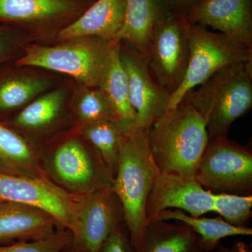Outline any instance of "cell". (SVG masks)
<instances>
[{
	"instance_id": "1",
	"label": "cell",
	"mask_w": 252,
	"mask_h": 252,
	"mask_svg": "<svg viewBox=\"0 0 252 252\" xmlns=\"http://www.w3.org/2000/svg\"><path fill=\"white\" fill-rule=\"evenodd\" d=\"M149 128L137 127L123 133L117 171L112 190L122 204L124 220L135 252L142 251L146 228L147 201L160 173L154 162L148 136Z\"/></svg>"
},
{
	"instance_id": "2",
	"label": "cell",
	"mask_w": 252,
	"mask_h": 252,
	"mask_svg": "<svg viewBox=\"0 0 252 252\" xmlns=\"http://www.w3.org/2000/svg\"><path fill=\"white\" fill-rule=\"evenodd\" d=\"M203 117L185 99L149 128L148 142L162 173L195 179L197 166L209 141Z\"/></svg>"
},
{
	"instance_id": "3",
	"label": "cell",
	"mask_w": 252,
	"mask_h": 252,
	"mask_svg": "<svg viewBox=\"0 0 252 252\" xmlns=\"http://www.w3.org/2000/svg\"><path fill=\"white\" fill-rule=\"evenodd\" d=\"M44 142L41 166L55 185L77 196L112 188L114 180L102 158L74 127Z\"/></svg>"
},
{
	"instance_id": "4",
	"label": "cell",
	"mask_w": 252,
	"mask_h": 252,
	"mask_svg": "<svg viewBox=\"0 0 252 252\" xmlns=\"http://www.w3.org/2000/svg\"><path fill=\"white\" fill-rule=\"evenodd\" d=\"M184 99L205 120L209 138L228 135L233 123L252 107V61L223 68Z\"/></svg>"
},
{
	"instance_id": "5",
	"label": "cell",
	"mask_w": 252,
	"mask_h": 252,
	"mask_svg": "<svg viewBox=\"0 0 252 252\" xmlns=\"http://www.w3.org/2000/svg\"><path fill=\"white\" fill-rule=\"evenodd\" d=\"M115 41L83 36L52 44L31 43L14 63L61 74L87 87L99 88Z\"/></svg>"
},
{
	"instance_id": "6",
	"label": "cell",
	"mask_w": 252,
	"mask_h": 252,
	"mask_svg": "<svg viewBox=\"0 0 252 252\" xmlns=\"http://www.w3.org/2000/svg\"><path fill=\"white\" fill-rule=\"evenodd\" d=\"M188 37V67L180 87L170 95L168 110L177 107L189 91L223 68L252 61V49L221 33L189 22Z\"/></svg>"
},
{
	"instance_id": "7",
	"label": "cell",
	"mask_w": 252,
	"mask_h": 252,
	"mask_svg": "<svg viewBox=\"0 0 252 252\" xmlns=\"http://www.w3.org/2000/svg\"><path fill=\"white\" fill-rule=\"evenodd\" d=\"M95 0H0V21L34 43L52 44Z\"/></svg>"
},
{
	"instance_id": "8",
	"label": "cell",
	"mask_w": 252,
	"mask_h": 252,
	"mask_svg": "<svg viewBox=\"0 0 252 252\" xmlns=\"http://www.w3.org/2000/svg\"><path fill=\"white\" fill-rule=\"evenodd\" d=\"M195 179L212 193L251 195V149L228 138V135L209 139Z\"/></svg>"
},
{
	"instance_id": "9",
	"label": "cell",
	"mask_w": 252,
	"mask_h": 252,
	"mask_svg": "<svg viewBox=\"0 0 252 252\" xmlns=\"http://www.w3.org/2000/svg\"><path fill=\"white\" fill-rule=\"evenodd\" d=\"M189 22L185 15L169 10L154 24L147 60L156 80L171 95L184 80L188 67Z\"/></svg>"
},
{
	"instance_id": "10",
	"label": "cell",
	"mask_w": 252,
	"mask_h": 252,
	"mask_svg": "<svg viewBox=\"0 0 252 252\" xmlns=\"http://www.w3.org/2000/svg\"><path fill=\"white\" fill-rule=\"evenodd\" d=\"M0 198L41 209L55 217L61 229L73 237L77 233L81 196L67 193L49 179L0 173Z\"/></svg>"
},
{
	"instance_id": "11",
	"label": "cell",
	"mask_w": 252,
	"mask_h": 252,
	"mask_svg": "<svg viewBox=\"0 0 252 252\" xmlns=\"http://www.w3.org/2000/svg\"><path fill=\"white\" fill-rule=\"evenodd\" d=\"M74 81L66 77L54 89L36 97L15 114L9 126L36 143L72 128L69 99Z\"/></svg>"
},
{
	"instance_id": "12",
	"label": "cell",
	"mask_w": 252,
	"mask_h": 252,
	"mask_svg": "<svg viewBox=\"0 0 252 252\" xmlns=\"http://www.w3.org/2000/svg\"><path fill=\"white\" fill-rule=\"evenodd\" d=\"M120 42L121 61L128 82L131 105L138 127L150 128L168 111L170 94L154 78L145 55L127 43Z\"/></svg>"
},
{
	"instance_id": "13",
	"label": "cell",
	"mask_w": 252,
	"mask_h": 252,
	"mask_svg": "<svg viewBox=\"0 0 252 252\" xmlns=\"http://www.w3.org/2000/svg\"><path fill=\"white\" fill-rule=\"evenodd\" d=\"M123 220L122 204L112 188L81 196L73 250L76 252H100L106 239Z\"/></svg>"
},
{
	"instance_id": "14",
	"label": "cell",
	"mask_w": 252,
	"mask_h": 252,
	"mask_svg": "<svg viewBox=\"0 0 252 252\" xmlns=\"http://www.w3.org/2000/svg\"><path fill=\"white\" fill-rule=\"evenodd\" d=\"M213 203L214 193L204 189L195 179L160 172L149 195L146 212L148 223L155 220L159 212L169 208L200 217L213 212Z\"/></svg>"
},
{
	"instance_id": "15",
	"label": "cell",
	"mask_w": 252,
	"mask_h": 252,
	"mask_svg": "<svg viewBox=\"0 0 252 252\" xmlns=\"http://www.w3.org/2000/svg\"><path fill=\"white\" fill-rule=\"evenodd\" d=\"M184 15L252 49V0H200Z\"/></svg>"
},
{
	"instance_id": "16",
	"label": "cell",
	"mask_w": 252,
	"mask_h": 252,
	"mask_svg": "<svg viewBox=\"0 0 252 252\" xmlns=\"http://www.w3.org/2000/svg\"><path fill=\"white\" fill-rule=\"evenodd\" d=\"M14 62L13 67L0 77V113L17 114L66 78L41 68L18 65Z\"/></svg>"
},
{
	"instance_id": "17",
	"label": "cell",
	"mask_w": 252,
	"mask_h": 252,
	"mask_svg": "<svg viewBox=\"0 0 252 252\" xmlns=\"http://www.w3.org/2000/svg\"><path fill=\"white\" fill-rule=\"evenodd\" d=\"M60 230L55 217L41 209L15 202L0 203V243L41 240Z\"/></svg>"
},
{
	"instance_id": "18",
	"label": "cell",
	"mask_w": 252,
	"mask_h": 252,
	"mask_svg": "<svg viewBox=\"0 0 252 252\" xmlns=\"http://www.w3.org/2000/svg\"><path fill=\"white\" fill-rule=\"evenodd\" d=\"M126 0H95L87 9L62 30L57 41L83 36H94L115 40L124 26Z\"/></svg>"
},
{
	"instance_id": "19",
	"label": "cell",
	"mask_w": 252,
	"mask_h": 252,
	"mask_svg": "<svg viewBox=\"0 0 252 252\" xmlns=\"http://www.w3.org/2000/svg\"><path fill=\"white\" fill-rule=\"evenodd\" d=\"M0 173L32 178H48L41 166L40 146L20 131L1 123Z\"/></svg>"
},
{
	"instance_id": "20",
	"label": "cell",
	"mask_w": 252,
	"mask_h": 252,
	"mask_svg": "<svg viewBox=\"0 0 252 252\" xmlns=\"http://www.w3.org/2000/svg\"><path fill=\"white\" fill-rule=\"evenodd\" d=\"M171 9L169 0H126L125 21L115 40L127 43L147 56L156 21Z\"/></svg>"
},
{
	"instance_id": "21",
	"label": "cell",
	"mask_w": 252,
	"mask_h": 252,
	"mask_svg": "<svg viewBox=\"0 0 252 252\" xmlns=\"http://www.w3.org/2000/svg\"><path fill=\"white\" fill-rule=\"evenodd\" d=\"M120 42L114 41L99 88L112 105L124 132L138 127L137 115L130 103L127 75L121 61Z\"/></svg>"
},
{
	"instance_id": "22",
	"label": "cell",
	"mask_w": 252,
	"mask_h": 252,
	"mask_svg": "<svg viewBox=\"0 0 252 252\" xmlns=\"http://www.w3.org/2000/svg\"><path fill=\"white\" fill-rule=\"evenodd\" d=\"M141 252H207L201 239L185 223L149 221Z\"/></svg>"
},
{
	"instance_id": "23",
	"label": "cell",
	"mask_w": 252,
	"mask_h": 252,
	"mask_svg": "<svg viewBox=\"0 0 252 252\" xmlns=\"http://www.w3.org/2000/svg\"><path fill=\"white\" fill-rule=\"evenodd\" d=\"M154 220H176L188 225L200 236L207 252H211L217 248L222 239L252 235V229L250 227L235 226L220 217L213 219L193 217L177 209L162 210L159 212Z\"/></svg>"
},
{
	"instance_id": "24",
	"label": "cell",
	"mask_w": 252,
	"mask_h": 252,
	"mask_svg": "<svg viewBox=\"0 0 252 252\" xmlns=\"http://www.w3.org/2000/svg\"><path fill=\"white\" fill-rule=\"evenodd\" d=\"M69 113L74 128L91 123L115 120V114L107 96L99 88H91L73 82Z\"/></svg>"
},
{
	"instance_id": "25",
	"label": "cell",
	"mask_w": 252,
	"mask_h": 252,
	"mask_svg": "<svg viewBox=\"0 0 252 252\" xmlns=\"http://www.w3.org/2000/svg\"><path fill=\"white\" fill-rule=\"evenodd\" d=\"M74 129L98 152L114 180L124 133L117 121H98Z\"/></svg>"
},
{
	"instance_id": "26",
	"label": "cell",
	"mask_w": 252,
	"mask_h": 252,
	"mask_svg": "<svg viewBox=\"0 0 252 252\" xmlns=\"http://www.w3.org/2000/svg\"><path fill=\"white\" fill-rule=\"evenodd\" d=\"M214 210L223 220L238 227H249L252 215V195L214 193Z\"/></svg>"
},
{
	"instance_id": "27",
	"label": "cell",
	"mask_w": 252,
	"mask_h": 252,
	"mask_svg": "<svg viewBox=\"0 0 252 252\" xmlns=\"http://www.w3.org/2000/svg\"><path fill=\"white\" fill-rule=\"evenodd\" d=\"M72 243V233L60 230L49 238L0 246V252H63L70 248Z\"/></svg>"
},
{
	"instance_id": "28",
	"label": "cell",
	"mask_w": 252,
	"mask_h": 252,
	"mask_svg": "<svg viewBox=\"0 0 252 252\" xmlns=\"http://www.w3.org/2000/svg\"><path fill=\"white\" fill-rule=\"evenodd\" d=\"M31 43L34 41L23 32L11 27H0V64L16 61Z\"/></svg>"
},
{
	"instance_id": "29",
	"label": "cell",
	"mask_w": 252,
	"mask_h": 252,
	"mask_svg": "<svg viewBox=\"0 0 252 252\" xmlns=\"http://www.w3.org/2000/svg\"><path fill=\"white\" fill-rule=\"evenodd\" d=\"M99 252H135L119 224L106 239Z\"/></svg>"
},
{
	"instance_id": "30",
	"label": "cell",
	"mask_w": 252,
	"mask_h": 252,
	"mask_svg": "<svg viewBox=\"0 0 252 252\" xmlns=\"http://www.w3.org/2000/svg\"><path fill=\"white\" fill-rule=\"evenodd\" d=\"M172 10L180 14H185L200 0H169Z\"/></svg>"
},
{
	"instance_id": "31",
	"label": "cell",
	"mask_w": 252,
	"mask_h": 252,
	"mask_svg": "<svg viewBox=\"0 0 252 252\" xmlns=\"http://www.w3.org/2000/svg\"><path fill=\"white\" fill-rule=\"evenodd\" d=\"M2 201H4V200H1V198H0V203H1V202H2Z\"/></svg>"
},
{
	"instance_id": "32",
	"label": "cell",
	"mask_w": 252,
	"mask_h": 252,
	"mask_svg": "<svg viewBox=\"0 0 252 252\" xmlns=\"http://www.w3.org/2000/svg\"><path fill=\"white\" fill-rule=\"evenodd\" d=\"M72 252H75V251H74V250H73Z\"/></svg>"
}]
</instances>
